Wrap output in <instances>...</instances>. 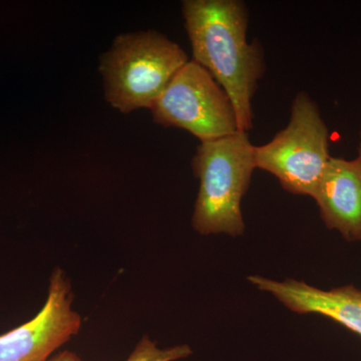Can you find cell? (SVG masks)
<instances>
[{"label": "cell", "instance_id": "cell-2", "mask_svg": "<svg viewBox=\"0 0 361 361\" xmlns=\"http://www.w3.org/2000/svg\"><path fill=\"white\" fill-rule=\"evenodd\" d=\"M200 182L192 226L202 235L237 237L245 230L241 204L256 168L255 146L247 132L201 142L192 159Z\"/></svg>", "mask_w": 361, "mask_h": 361}, {"label": "cell", "instance_id": "cell-8", "mask_svg": "<svg viewBox=\"0 0 361 361\" xmlns=\"http://www.w3.org/2000/svg\"><path fill=\"white\" fill-rule=\"evenodd\" d=\"M248 280L294 312L326 316L361 336V290L353 285L326 291L293 279L279 282L255 275Z\"/></svg>", "mask_w": 361, "mask_h": 361}, {"label": "cell", "instance_id": "cell-6", "mask_svg": "<svg viewBox=\"0 0 361 361\" xmlns=\"http://www.w3.org/2000/svg\"><path fill=\"white\" fill-rule=\"evenodd\" d=\"M73 292L65 271L56 267L49 291L35 317L0 334V361H47L54 351L78 336L82 316L73 307Z\"/></svg>", "mask_w": 361, "mask_h": 361}, {"label": "cell", "instance_id": "cell-7", "mask_svg": "<svg viewBox=\"0 0 361 361\" xmlns=\"http://www.w3.org/2000/svg\"><path fill=\"white\" fill-rule=\"evenodd\" d=\"M312 199L329 230L361 241V161L331 157Z\"/></svg>", "mask_w": 361, "mask_h": 361}, {"label": "cell", "instance_id": "cell-1", "mask_svg": "<svg viewBox=\"0 0 361 361\" xmlns=\"http://www.w3.org/2000/svg\"><path fill=\"white\" fill-rule=\"evenodd\" d=\"M185 28L196 61L231 99L238 129L253 128L252 101L266 71L265 51L248 42L249 11L242 0H185Z\"/></svg>", "mask_w": 361, "mask_h": 361}, {"label": "cell", "instance_id": "cell-9", "mask_svg": "<svg viewBox=\"0 0 361 361\" xmlns=\"http://www.w3.org/2000/svg\"><path fill=\"white\" fill-rule=\"evenodd\" d=\"M192 355V349L187 344L169 348H159L155 342L144 336L137 342L127 361H177Z\"/></svg>", "mask_w": 361, "mask_h": 361}, {"label": "cell", "instance_id": "cell-11", "mask_svg": "<svg viewBox=\"0 0 361 361\" xmlns=\"http://www.w3.org/2000/svg\"><path fill=\"white\" fill-rule=\"evenodd\" d=\"M357 158L361 161V127L360 130V142H358V149H357Z\"/></svg>", "mask_w": 361, "mask_h": 361}, {"label": "cell", "instance_id": "cell-3", "mask_svg": "<svg viewBox=\"0 0 361 361\" xmlns=\"http://www.w3.org/2000/svg\"><path fill=\"white\" fill-rule=\"evenodd\" d=\"M190 59L157 30L118 35L99 63L106 102L121 113L152 108Z\"/></svg>", "mask_w": 361, "mask_h": 361}, {"label": "cell", "instance_id": "cell-5", "mask_svg": "<svg viewBox=\"0 0 361 361\" xmlns=\"http://www.w3.org/2000/svg\"><path fill=\"white\" fill-rule=\"evenodd\" d=\"M149 111L157 125L186 130L200 142L222 139L239 130L231 99L193 59L176 73Z\"/></svg>", "mask_w": 361, "mask_h": 361}, {"label": "cell", "instance_id": "cell-10", "mask_svg": "<svg viewBox=\"0 0 361 361\" xmlns=\"http://www.w3.org/2000/svg\"><path fill=\"white\" fill-rule=\"evenodd\" d=\"M47 361H82L80 360V356L75 355L73 351H63L59 353V355L51 356Z\"/></svg>", "mask_w": 361, "mask_h": 361}, {"label": "cell", "instance_id": "cell-4", "mask_svg": "<svg viewBox=\"0 0 361 361\" xmlns=\"http://www.w3.org/2000/svg\"><path fill=\"white\" fill-rule=\"evenodd\" d=\"M330 159L329 127L306 92L294 97L286 127L255 147L256 168L275 176L285 191L311 198Z\"/></svg>", "mask_w": 361, "mask_h": 361}]
</instances>
